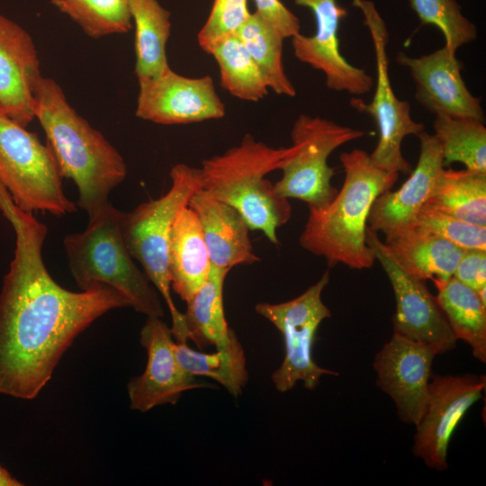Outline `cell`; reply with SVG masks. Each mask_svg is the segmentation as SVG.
<instances>
[{"instance_id":"obj_1","label":"cell","mask_w":486,"mask_h":486,"mask_svg":"<svg viewBox=\"0 0 486 486\" xmlns=\"http://www.w3.org/2000/svg\"><path fill=\"white\" fill-rule=\"evenodd\" d=\"M0 212L15 234L0 292V394L32 400L82 331L111 310L131 307V302L104 284L81 292L59 285L42 258L47 226L19 208L1 183Z\"/></svg>"},{"instance_id":"obj_2","label":"cell","mask_w":486,"mask_h":486,"mask_svg":"<svg viewBox=\"0 0 486 486\" xmlns=\"http://www.w3.org/2000/svg\"><path fill=\"white\" fill-rule=\"evenodd\" d=\"M32 110L62 177L71 179L77 187V205L92 215L109 202L110 193L125 179L123 158L71 107L55 80L40 77Z\"/></svg>"},{"instance_id":"obj_3","label":"cell","mask_w":486,"mask_h":486,"mask_svg":"<svg viewBox=\"0 0 486 486\" xmlns=\"http://www.w3.org/2000/svg\"><path fill=\"white\" fill-rule=\"evenodd\" d=\"M345 171L341 189L322 209H310L299 243L326 259L328 267L342 264L351 269L372 267L376 260L366 242L367 219L374 201L390 191L399 174L375 166L360 148L342 152Z\"/></svg>"},{"instance_id":"obj_4","label":"cell","mask_w":486,"mask_h":486,"mask_svg":"<svg viewBox=\"0 0 486 486\" xmlns=\"http://www.w3.org/2000/svg\"><path fill=\"white\" fill-rule=\"evenodd\" d=\"M294 149L292 145L272 148L247 133L238 145L202 161V189L235 208L250 230L279 245L276 230L291 219L292 207L275 193L266 175L281 169Z\"/></svg>"},{"instance_id":"obj_5","label":"cell","mask_w":486,"mask_h":486,"mask_svg":"<svg viewBox=\"0 0 486 486\" xmlns=\"http://www.w3.org/2000/svg\"><path fill=\"white\" fill-rule=\"evenodd\" d=\"M123 212L110 202L89 216L82 232L66 235L63 245L68 268L82 290L110 285L131 302V308L147 317L164 316L158 291L130 254L122 230Z\"/></svg>"},{"instance_id":"obj_6","label":"cell","mask_w":486,"mask_h":486,"mask_svg":"<svg viewBox=\"0 0 486 486\" xmlns=\"http://www.w3.org/2000/svg\"><path fill=\"white\" fill-rule=\"evenodd\" d=\"M169 176L171 185L165 194L123 213L122 230L132 258L140 264L168 308L173 338L177 343H187L189 334L184 313L177 310L171 296L168 248L173 222L202 189V179L200 168L184 163L173 166Z\"/></svg>"},{"instance_id":"obj_7","label":"cell","mask_w":486,"mask_h":486,"mask_svg":"<svg viewBox=\"0 0 486 486\" xmlns=\"http://www.w3.org/2000/svg\"><path fill=\"white\" fill-rule=\"evenodd\" d=\"M48 144L12 120L0 106V183L22 210L63 216L76 211Z\"/></svg>"},{"instance_id":"obj_8","label":"cell","mask_w":486,"mask_h":486,"mask_svg":"<svg viewBox=\"0 0 486 486\" xmlns=\"http://www.w3.org/2000/svg\"><path fill=\"white\" fill-rule=\"evenodd\" d=\"M364 134L320 116L301 114L291 130L295 149L281 168V179L274 184L275 193L306 202L309 210L325 208L338 192L331 184L334 169L328 164V157Z\"/></svg>"},{"instance_id":"obj_9","label":"cell","mask_w":486,"mask_h":486,"mask_svg":"<svg viewBox=\"0 0 486 486\" xmlns=\"http://www.w3.org/2000/svg\"><path fill=\"white\" fill-rule=\"evenodd\" d=\"M353 5L362 12L364 24L372 38L376 83L374 98L369 104L359 98H353L350 104L358 112L371 115L377 124L379 140L370 154L374 164L388 172L408 175L412 167L403 157L402 141L409 135L418 136L425 130V126L413 120L410 104L400 100L393 92L388 68L389 32L375 4L369 0H353Z\"/></svg>"},{"instance_id":"obj_10","label":"cell","mask_w":486,"mask_h":486,"mask_svg":"<svg viewBox=\"0 0 486 486\" xmlns=\"http://www.w3.org/2000/svg\"><path fill=\"white\" fill-rule=\"evenodd\" d=\"M329 282L326 271L320 280L298 297L281 303L259 302L256 311L274 324L282 333L285 355L281 365L272 374L275 389L286 392L302 382L307 390H314L322 375L338 373L319 366L312 358V346L320 324L331 317L321 293Z\"/></svg>"},{"instance_id":"obj_11","label":"cell","mask_w":486,"mask_h":486,"mask_svg":"<svg viewBox=\"0 0 486 486\" xmlns=\"http://www.w3.org/2000/svg\"><path fill=\"white\" fill-rule=\"evenodd\" d=\"M366 242L387 274L396 300L392 318L394 332L413 341L430 346L436 354H445L456 346L455 338L436 297L425 281L403 269L384 242L369 227Z\"/></svg>"},{"instance_id":"obj_12","label":"cell","mask_w":486,"mask_h":486,"mask_svg":"<svg viewBox=\"0 0 486 486\" xmlns=\"http://www.w3.org/2000/svg\"><path fill=\"white\" fill-rule=\"evenodd\" d=\"M486 376L431 375L423 414L417 423L413 454L433 470L448 469L447 448L465 412L482 394Z\"/></svg>"},{"instance_id":"obj_13","label":"cell","mask_w":486,"mask_h":486,"mask_svg":"<svg viewBox=\"0 0 486 486\" xmlns=\"http://www.w3.org/2000/svg\"><path fill=\"white\" fill-rule=\"evenodd\" d=\"M139 80L135 115L162 125L189 124L225 116L226 110L210 76L187 77L171 68Z\"/></svg>"},{"instance_id":"obj_14","label":"cell","mask_w":486,"mask_h":486,"mask_svg":"<svg viewBox=\"0 0 486 486\" xmlns=\"http://www.w3.org/2000/svg\"><path fill=\"white\" fill-rule=\"evenodd\" d=\"M311 10L316 32L311 36L301 32L292 37L294 57L321 71L328 89L362 95L372 90L374 78L363 68L351 65L339 50L338 29L347 11L337 0H292Z\"/></svg>"},{"instance_id":"obj_15","label":"cell","mask_w":486,"mask_h":486,"mask_svg":"<svg viewBox=\"0 0 486 486\" xmlns=\"http://www.w3.org/2000/svg\"><path fill=\"white\" fill-rule=\"evenodd\" d=\"M140 340L148 359L144 372L131 378L127 385L132 410L147 412L159 405H175L186 391L216 388L199 382L181 367L175 355L170 328L161 318L147 317Z\"/></svg>"},{"instance_id":"obj_16","label":"cell","mask_w":486,"mask_h":486,"mask_svg":"<svg viewBox=\"0 0 486 486\" xmlns=\"http://www.w3.org/2000/svg\"><path fill=\"white\" fill-rule=\"evenodd\" d=\"M436 355L430 346L393 332L374 357L376 384L392 399L400 419L407 424L417 425L423 414Z\"/></svg>"},{"instance_id":"obj_17","label":"cell","mask_w":486,"mask_h":486,"mask_svg":"<svg viewBox=\"0 0 486 486\" xmlns=\"http://www.w3.org/2000/svg\"><path fill=\"white\" fill-rule=\"evenodd\" d=\"M396 60L410 71L415 83V98L429 112L484 120L482 99L467 88L455 52L446 46L420 57L400 51Z\"/></svg>"},{"instance_id":"obj_18","label":"cell","mask_w":486,"mask_h":486,"mask_svg":"<svg viewBox=\"0 0 486 486\" xmlns=\"http://www.w3.org/2000/svg\"><path fill=\"white\" fill-rule=\"evenodd\" d=\"M417 137L420 141V153L416 167L398 190L380 194L368 215V227L375 232H382L385 241L414 230L418 213L444 168L441 147L434 134L424 130Z\"/></svg>"},{"instance_id":"obj_19","label":"cell","mask_w":486,"mask_h":486,"mask_svg":"<svg viewBox=\"0 0 486 486\" xmlns=\"http://www.w3.org/2000/svg\"><path fill=\"white\" fill-rule=\"evenodd\" d=\"M42 76L30 34L0 14V106L19 125L33 119V93Z\"/></svg>"},{"instance_id":"obj_20","label":"cell","mask_w":486,"mask_h":486,"mask_svg":"<svg viewBox=\"0 0 486 486\" xmlns=\"http://www.w3.org/2000/svg\"><path fill=\"white\" fill-rule=\"evenodd\" d=\"M188 206L199 220L212 266L230 271L259 261L249 238L251 230L235 208L202 189L193 195Z\"/></svg>"},{"instance_id":"obj_21","label":"cell","mask_w":486,"mask_h":486,"mask_svg":"<svg viewBox=\"0 0 486 486\" xmlns=\"http://www.w3.org/2000/svg\"><path fill=\"white\" fill-rule=\"evenodd\" d=\"M212 268L199 220L186 206L176 217L169 238L171 288L185 302L200 289Z\"/></svg>"},{"instance_id":"obj_22","label":"cell","mask_w":486,"mask_h":486,"mask_svg":"<svg viewBox=\"0 0 486 486\" xmlns=\"http://www.w3.org/2000/svg\"><path fill=\"white\" fill-rule=\"evenodd\" d=\"M397 263L414 276L435 285L454 275L464 249L436 236L412 230L384 242Z\"/></svg>"},{"instance_id":"obj_23","label":"cell","mask_w":486,"mask_h":486,"mask_svg":"<svg viewBox=\"0 0 486 486\" xmlns=\"http://www.w3.org/2000/svg\"><path fill=\"white\" fill-rule=\"evenodd\" d=\"M130 11L135 25V74L138 78L158 76L170 68L166 48L171 14L158 0H130Z\"/></svg>"},{"instance_id":"obj_24","label":"cell","mask_w":486,"mask_h":486,"mask_svg":"<svg viewBox=\"0 0 486 486\" xmlns=\"http://www.w3.org/2000/svg\"><path fill=\"white\" fill-rule=\"evenodd\" d=\"M425 204L463 220L486 226V173L443 168Z\"/></svg>"},{"instance_id":"obj_25","label":"cell","mask_w":486,"mask_h":486,"mask_svg":"<svg viewBox=\"0 0 486 486\" xmlns=\"http://www.w3.org/2000/svg\"><path fill=\"white\" fill-rule=\"evenodd\" d=\"M229 272L212 266L206 281L186 302L184 316L189 339L202 349L209 345L222 346L235 334L226 321L223 307V285Z\"/></svg>"},{"instance_id":"obj_26","label":"cell","mask_w":486,"mask_h":486,"mask_svg":"<svg viewBox=\"0 0 486 486\" xmlns=\"http://www.w3.org/2000/svg\"><path fill=\"white\" fill-rule=\"evenodd\" d=\"M437 302L456 339L472 348L473 356L486 362V304L478 293L452 276L436 284Z\"/></svg>"},{"instance_id":"obj_27","label":"cell","mask_w":486,"mask_h":486,"mask_svg":"<svg viewBox=\"0 0 486 486\" xmlns=\"http://www.w3.org/2000/svg\"><path fill=\"white\" fill-rule=\"evenodd\" d=\"M174 350L178 364L190 374L214 380L234 397L241 394L248 374L244 349L236 333L213 353L195 351L187 343L176 341Z\"/></svg>"},{"instance_id":"obj_28","label":"cell","mask_w":486,"mask_h":486,"mask_svg":"<svg viewBox=\"0 0 486 486\" xmlns=\"http://www.w3.org/2000/svg\"><path fill=\"white\" fill-rule=\"evenodd\" d=\"M205 52L217 61L220 86L232 96L258 102L268 94L260 70L237 33L218 40Z\"/></svg>"},{"instance_id":"obj_29","label":"cell","mask_w":486,"mask_h":486,"mask_svg":"<svg viewBox=\"0 0 486 486\" xmlns=\"http://www.w3.org/2000/svg\"><path fill=\"white\" fill-rule=\"evenodd\" d=\"M260 70L267 86L275 94L293 97L296 90L283 64L284 38L257 12L236 32Z\"/></svg>"},{"instance_id":"obj_30","label":"cell","mask_w":486,"mask_h":486,"mask_svg":"<svg viewBox=\"0 0 486 486\" xmlns=\"http://www.w3.org/2000/svg\"><path fill=\"white\" fill-rule=\"evenodd\" d=\"M433 127L444 166L459 162L467 169L486 173V128L482 121L438 114Z\"/></svg>"},{"instance_id":"obj_31","label":"cell","mask_w":486,"mask_h":486,"mask_svg":"<svg viewBox=\"0 0 486 486\" xmlns=\"http://www.w3.org/2000/svg\"><path fill=\"white\" fill-rule=\"evenodd\" d=\"M50 1L94 39L127 33L132 28L130 0Z\"/></svg>"},{"instance_id":"obj_32","label":"cell","mask_w":486,"mask_h":486,"mask_svg":"<svg viewBox=\"0 0 486 486\" xmlns=\"http://www.w3.org/2000/svg\"><path fill=\"white\" fill-rule=\"evenodd\" d=\"M410 8L422 24L437 27L443 33L446 47L456 50L477 39V28L461 11L456 0H409Z\"/></svg>"},{"instance_id":"obj_33","label":"cell","mask_w":486,"mask_h":486,"mask_svg":"<svg viewBox=\"0 0 486 486\" xmlns=\"http://www.w3.org/2000/svg\"><path fill=\"white\" fill-rule=\"evenodd\" d=\"M414 230L445 238L464 249L486 250V226L473 224L424 204Z\"/></svg>"},{"instance_id":"obj_34","label":"cell","mask_w":486,"mask_h":486,"mask_svg":"<svg viewBox=\"0 0 486 486\" xmlns=\"http://www.w3.org/2000/svg\"><path fill=\"white\" fill-rule=\"evenodd\" d=\"M248 0H213L210 14L197 35L205 51L218 40L236 33L248 19Z\"/></svg>"},{"instance_id":"obj_35","label":"cell","mask_w":486,"mask_h":486,"mask_svg":"<svg viewBox=\"0 0 486 486\" xmlns=\"http://www.w3.org/2000/svg\"><path fill=\"white\" fill-rule=\"evenodd\" d=\"M453 276L476 292L486 288V250L464 249Z\"/></svg>"},{"instance_id":"obj_36","label":"cell","mask_w":486,"mask_h":486,"mask_svg":"<svg viewBox=\"0 0 486 486\" xmlns=\"http://www.w3.org/2000/svg\"><path fill=\"white\" fill-rule=\"evenodd\" d=\"M256 12L268 21L284 38H292L301 32L298 17L281 0H253Z\"/></svg>"},{"instance_id":"obj_37","label":"cell","mask_w":486,"mask_h":486,"mask_svg":"<svg viewBox=\"0 0 486 486\" xmlns=\"http://www.w3.org/2000/svg\"><path fill=\"white\" fill-rule=\"evenodd\" d=\"M22 483L15 479L0 464V486H21Z\"/></svg>"}]
</instances>
